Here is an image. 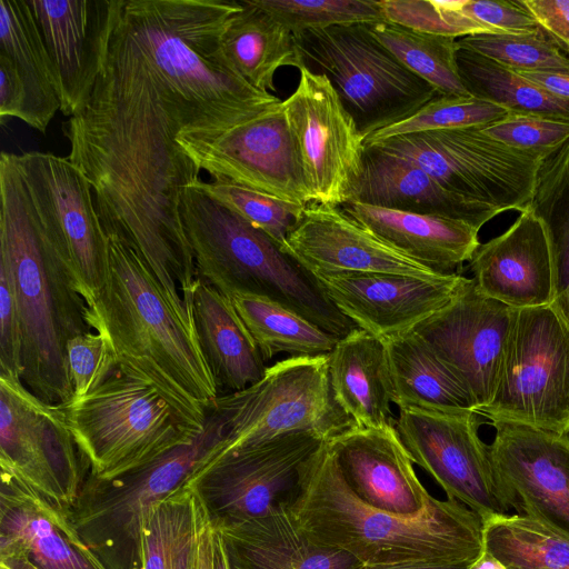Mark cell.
I'll use <instances>...</instances> for the list:
<instances>
[{
    "mask_svg": "<svg viewBox=\"0 0 569 569\" xmlns=\"http://www.w3.org/2000/svg\"><path fill=\"white\" fill-rule=\"evenodd\" d=\"M472 279L486 296L512 308L549 306L555 298V270L548 234L529 209L501 234L475 251Z\"/></svg>",
    "mask_w": 569,
    "mask_h": 569,
    "instance_id": "603a6c76",
    "label": "cell"
},
{
    "mask_svg": "<svg viewBox=\"0 0 569 569\" xmlns=\"http://www.w3.org/2000/svg\"><path fill=\"white\" fill-rule=\"evenodd\" d=\"M207 506L191 479L150 509L141 539L142 569H198Z\"/></svg>",
    "mask_w": 569,
    "mask_h": 569,
    "instance_id": "836d02e7",
    "label": "cell"
},
{
    "mask_svg": "<svg viewBox=\"0 0 569 569\" xmlns=\"http://www.w3.org/2000/svg\"><path fill=\"white\" fill-rule=\"evenodd\" d=\"M540 29L569 52V0H522Z\"/></svg>",
    "mask_w": 569,
    "mask_h": 569,
    "instance_id": "c3c4849f",
    "label": "cell"
},
{
    "mask_svg": "<svg viewBox=\"0 0 569 569\" xmlns=\"http://www.w3.org/2000/svg\"><path fill=\"white\" fill-rule=\"evenodd\" d=\"M89 477L109 479L191 443L204 422L187 416L157 388L117 366L94 390L59 405Z\"/></svg>",
    "mask_w": 569,
    "mask_h": 569,
    "instance_id": "8992f818",
    "label": "cell"
},
{
    "mask_svg": "<svg viewBox=\"0 0 569 569\" xmlns=\"http://www.w3.org/2000/svg\"><path fill=\"white\" fill-rule=\"evenodd\" d=\"M547 91L569 99V72H528L516 71Z\"/></svg>",
    "mask_w": 569,
    "mask_h": 569,
    "instance_id": "f907efd6",
    "label": "cell"
},
{
    "mask_svg": "<svg viewBox=\"0 0 569 569\" xmlns=\"http://www.w3.org/2000/svg\"><path fill=\"white\" fill-rule=\"evenodd\" d=\"M481 129L506 146L547 157L569 140V120L530 112L508 111Z\"/></svg>",
    "mask_w": 569,
    "mask_h": 569,
    "instance_id": "ee69618b",
    "label": "cell"
},
{
    "mask_svg": "<svg viewBox=\"0 0 569 569\" xmlns=\"http://www.w3.org/2000/svg\"><path fill=\"white\" fill-rule=\"evenodd\" d=\"M26 93L23 86L11 62L0 56V119L3 124L7 119L17 118L24 121Z\"/></svg>",
    "mask_w": 569,
    "mask_h": 569,
    "instance_id": "681fc988",
    "label": "cell"
},
{
    "mask_svg": "<svg viewBox=\"0 0 569 569\" xmlns=\"http://www.w3.org/2000/svg\"><path fill=\"white\" fill-rule=\"evenodd\" d=\"M214 559V525L207 509L200 529L198 547V569H213Z\"/></svg>",
    "mask_w": 569,
    "mask_h": 569,
    "instance_id": "816d5d0a",
    "label": "cell"
},
{
    "mask_svg": "<svg viewBox=\"0 0 569 569\" xmlns=\"http://www.w3.org/2000/svg\"><path fill=\"white\" fill-rule=\"evenodd\" d=\"M473 561L441 562V561H412L381 565H362L358 569H468Z\"/></svg>",
    "mask_w": 569,
    "mask_h": 569,
    "instance_id": "f5cc1de1",
    "label": "cell"
},
{
    "mask_svg": "<svg viewBox=\"0 0 569 569\" xmlns=\"http://www.w3.org/2000/svg\"><path fill=\"white\" fill-rule=\"evenodd\" d=\"M0 561L31 569H106L68 515L34 492L1 479Z\"/></svg>",
    "mask_w": 569,
    "mask_h": 569,
    "instance_id": "d4e9b609",
    "label": "cell"
},
{
    "mask_svg": "<svg viewBox=\"0 0 569 569\" xmlns=\"http://www.w3.org/2000/svg\"><path fill=\"white\" fill-rule=\"evenodd\" d=\"M0 258L13 278L22 333L21 380L39 399L73 398L66 346L91 331L72 270L42 223L14 161L0 156Z\"/></svg>",
    "mask_w": 569,
    "mask_h": 569,
    "instance_id": "3957f363",
    "label": "cell"
},
{
    "mask_svg": "<svg viewBox=\"0 0 569 569\" xmlns=\"http://www.w3.org/2000/svg\"><path fill=\"white\" fill-rule=\"evenodd\" d=\"M0 569H31L27 566H22V565H8V563H4V562H0Z\"/></svg>",
    "mask_w": 569,
    "mask_h": 569,
    "instance_id": "9f6ffc18",
    "label": "cell"
},
{
    "mask_svg": "<svg viewBox=\"0 0 569 569\" xmlns=\"http://www.w3.org/2000/svg\"><path fill=\"white\" fill-rule=\"evenodd\" d=\"M367 26L407 69L440 94L471 96L458 70V39L421 32L386 19L368 22Z\"/></svg>",
    "mask_w": 569,
    "mask_h": 569,
    "instance_id": "8d00e7d4",
    "label": "cell"
},
{
    "mask_svg": "<svg viewBox=\"0 0 569 569\" xmlns=\"http://www.w3.org/2000/svg\"><path fill=\"white\" fill-rule=\"evenodd\" d=\"M329 442L347 483L371 507L411 516L433 498L417 477L395 426L355 427Z\"/></svg>",
    "mask_w": 569,
    "mask_h": 569,
    "instance_id": "cb8c5ba5",
    "label": "cell"
},
{
    "mask_svg": "<svg viewBox=\"0 0 569 569\" xmlns=\"http://www.w3.org/2000/svg\"><path fill=\"white\" fill-rule=\"evenodd\" d=\"M223 437V419L209 409L202 432L191 443L109 479L86 477L68 518L106 569H142V530L150 509L186 485Z\"/></svg>",
    "mask_w": 569,
    "mask_h": 569,
    "instance_id": "52a82bcc",
    "label": "cell"
},
{
    "mask_svg": "<svg viewBox=\"0 0 569 569\" xmlns=\"http://www.w3.org/2000/svg\"><path fill=\"white\" fill-rule=\"evenodd\" d=\"M457 64L465 88L473 97L508 111L569 120V99L547 91L495 60L459 47Z\"/></svg>",
    "mask_w": 569,
    "mask_h": 569,
    "instance_id": "d590c367",
    "label": "cell"
},
{
    "mask_svg": "<svg viewBox=\"0 0 569 569\" xmlns=\"http://www.w3.org/2000/svg\"><path fill=\"white\" fill-rule=\"evenodd\" d=\"M240 3L241 9L230 17L221 34L222 52L253 88L274 91L279 68L306 66L297 39L253 0H240Z\"/></svg>",
    "mask_w": 569,
    "mask_h": 569,
    "instance_id": "1f68e13d",
    "label": "cell"
},
{
    "mask_svg": "<svg viewBox=\"0 0 569 569\" xmlns=\"http://www.w3.org/2000/svg\"><path fill=\"white\" fill-rule=\"evenodd\" d=\"M22 333L19 307L11 270L0 258V372L20 377Z\"/></svg>",
    "mask_w": 569,
    "mask_h": 569,
    "instance_id": "7dc6e473",
    "label": "cell"
},
{
    "mask_svg": "<svg viewBox=\"0 0 569 569\" xmlns=\"http://www.w3.org/2000/svg\"><path fill=\"white\" fill-rule=\"evenodd\" d=\"M0 56L11 62L23 86V122L46 133L60 110V99L52 62L28 0H0Z\"/></svg>",
    "mask_w": 569,
    "mask_h": 569,
    "instance_id": "4dcf8cb0",
    "label": "cell"
},
{
    "mask_svg": "<svg viewBox=\"0 0 569 569\" xmlns=\"http://www.w3.org/2000/svg\"><path fill=\"white\" fill-rule=\"evenodd\" d=\"M483 548L508 569H569V538L517 513L483 521Z\"/></svg>",
    "mask_w": 569,
    "mask_h": 569,
    "instance_id": "74e56055",
    "label": "cell"
},
{
    "mask_svg": "<svg viewBox=\"0 0 569 569\" xmlns=\"http://www.w3.org/2000/svg\"><path fill=\"white\" fill-rule=\"evenodd\" d=\"M282 101L312 202L341 207L362 171L365 138L327 76L299 69Z\"/></svg>",
    "mask_w": 569,
    "mask_h": 569,
    "instance_id": "5bb4252c",
    "label": "cell"
},
{
    "mask_svg": "<svg viewBox=\"0 0 569 569\" xmlns=\"http://www.w3.org/2000/svg\"><path fill=\"white\" fill-rule=\"evenodd\" d=\"M341 209L386 243L439 274L458 273L480 246L479 229L463 221L351 201Z\"/></svg>",
    "mask_w": 569,
    "mask_h": 569,
    "instance_id": "83f0119b",
    "label": "cell"
},
{
    "mask_svg": "<svg viewBox=\"0 0 569 569\" xmlns=\"http://www.w3.org/2000/svg\"><path fill=\"white\" fill-rule=\"evenodd\" d=\"M490 423V455L506 506L569 538V436L512 421Z\"/></svg>",
    "mask_w": 569,
    "mask_h": 569,
    "instance_id": "d6986e66",
    "label": "cell"
},
{
    "mask_svg": "<svg viewBox=\"0 0 569 569\" xmlns=\"http://www.w3.org/2000/svg\"><path fill=\"white\" fill-rule=\"evenodd\" d=\"M515 311L467 278L442 309L411 330L465 386L477 412L493 396Z\"/></svg>",
    "mask_w": 569,
    "mask_h": 569,
    "instance_id": "ac0fdd59",
    "label": "cell"
},
{
    "mask_svg": "<svg viewBox=\"0 0 569 569\" xmlns=\"http://www.w3.org/2000/svg\"><path fill=\"white\" fill-rule=\"evenodd\" d=\"M330 386L339 407L361 428L395 426L386 345L365 330L340 338L328 355Z\"/></svg>",
    "mask_w": 569,
    "mask_h": 569,
    "instance_id": "f546056e",
    "label": "cell"
},
{
    "mask_svg": "<svg viewBox=\"0 0 569 569\" xmlns=\"http://www.w3.org/2000/svg\"><path fill=\"white\" fill-rule=\"evenodd\" d=\"M211 408L223 419L224 437L210 459L292 432L329 440L358 427L335 399L328 355L278 361L246 389L219 395Z\"/></svg>",
    "mask_w": 569,
    "mask_h": 569,
    "instance_id": "ba28073f",
    "label": "cell"
},
{
    "mask_svg": "<svg viewBox=\"0 0 569 569\" xmlns=\"http://www.w3.org/2000/svg\"><path fill=\"white\" fill-rule=\"evenodd\" d=\"M287 502L308 538L362 565L465 562L483 551L482 519L457 500L432 498L411 516L362 501L347 483L329 440L303 463Z\"/></svg>",
    "mask_w": 569,
    "mask_h": 569,
    "instance_id": "7a4b0ae2",
    "label": "cell"
},
{
    "mask_svg": "<svg viewBox=\"0 0 569 569\" xmlns=\"http://www.w3.org/2000/svg\"><path fill=\"white\" fill-rule=\"evenodd\" d=\"M178 142L212 178L301 206L312 202L282 101L216 138Z\"/></svg>",
    "mask_w": 569,
    "mask_h": 569,
    "instance_id": "e0dca14e",
    "label": "cell"
},
{
    "mask_svg": "<svg viewBox=\"0 0 569 569\" xmlns=\"http://www.w3.org/2000/svg\"><path fill=\"white\" fill-rule=\"evenodd\" d=\"M326 439L301 431L209 459L191 477L214 522L260 517L293 493L300 470Z\"/></svg>",
    "mask_w": 569,
    "mask_h": 569,
    "instance_id": "2e32d148",
    "label": "cell"
},
{
    "mask_svg": "<svg viewBox=\"0 0 569 569\" xmlns=\"http://www.w3.org/2000/svg\"><path fill=\"white\" fill-rule=\"evenodd\" d=\"M442 217L477 229L501 211L455 193L409 160L365 146L362 171L347 202Z\"/></svg>",
    "mask_w": 569,
    "mask_h": 569,
    "instance_id": "484cf974",
    "label": "cell"
},
{
    "mask_svg": "<svg viewBox=\"0 0 569 569\" xmlns=\"http://www.w3.org/2000/svg\"><path fill=\"white\" fill-rule=\"evenodd\" d=\"M460 48L480 53L515 71L569 72V57L542 31L479 33L458 39Z\"/></svg>",
    "mask_w": 569,
    "mask_h": 569,
    "instance_id": "f35d334b",
    "label": "cell"
},
{
    "mask_svg": "<svg viewBox=\"0 0 569 569\" xmlns=\"http://www.w3.org/2000/svg\"><path fill=\"white\" fill-rule=\"evenodd\" d=\"M293 36L338 24L383 20L376 0H253Z\"/></svg>",
    "mask_w": 569,
    "mask_h": 569,
    "instance_id": "b9f144b4",
    "label": "cell"
},
{
    "mask_svg": "<svg viewBox=\"0 0 569 569\" xmlns=\"http://www.w3.org/2000/svg\"><path fill=\"white\" fill-rule=\"evenodd\" d=\"M240 9L238 0H122L92 92L61 128L107 236L137 252L177 311L197 281L181 196L200 179L178 138H216L280 102L222 52Z\"/></svg>",
    "mask_w": 569,
    "mask_h": 569,
    "instance_id": "6da1fadb",
    "label": "cell"
},
{
    "mask_svg": "<svg viewBox=\"0 0 569 569\" xmlns=\"http://www.w3.org/2000/svg\"><path fill=\"white\" fill-rule=\"evenodd\" d=\"M213 569H230L222 539L214 527Z\"/></svg>",
    "mask_w": 569,
    "mask_h": 569,
    "instance_id": "11a10c76",
    "label": "cell"
},
{
    "mask_svg": "<svg viewBox=\"0 0 569 569\" xmlns=\"http://www.w3.org/2000/svg\"><path fill=\"white\" fill-rule=\"evenodd\" d=\"M37 212L72 270L89 305L103 287L110 264L109 238L99 219L92 187L67 157L14 153Z\"/></svg>",
    "mask_w": 569,
    "mask_h": 569,
    "instance_id": "4fadbf2b",
    "label": "cell"
},
{
    "mask_svg": "<svg viewBox=\"0 0 569 569\" xmlns=\"http://www.w3.org/2000/svg\"><path fill=\"white\" fill-rule=\"evenodd\" d=\"M1 479L28 488L68 515L88 469L60 406L34 396L20 377L0 372Z\"/></svg>",
    "mask_w": 569,
    "mask_h": 569,
    "instance_id": "7c38bea8",
    "label": "cell"
},
{
    "mask_svg": "<svg viewBox=\"0 0 569 569\" xmlns=\"http://www.w3.org/2000/svg\"><path fill=\"white\" fill-rule=\"evenodd\" d=\"M52 62L60 111L82 109L101 70L122 0H28Z\"/></svg>",
    "mask_w": 569,
    "mask_h": 569,
    "instance_id": "44dd1931",
    "label": "cell"
},
{
    "mask_svg": "<svg viewBox=\"0 0 569 569\" xmlns=\"http://www.w3.org/2000/svg\"><path fill=\"white\" fill-rule=\"evenodd\" d=\"M230 569H358L352 556L321 546L299 528L288 502L238 522H214Z\"/></svg>",
    "mask_w": 569,
    "mask_h": 569,
    "instance_id": "4316f807",
    "label": "cell"
},
{
    "mask_svg": "<svg viewBox=\"0 0 569 569\" xmlns=\"http://www.w3.org/2000/svg\"><path fill=\"white\" fill-rule=\"evenodd\" d=\"M192 315L202 355L218 391L236 392L260 380L266 361L231 299L197 279Z\"/></svg>",
    "mask_w": 569,
    "mask_h": 569,
    "instance_id": "f1b7e54d",
    "label": "cell"
},
{
    "mask_svg": "<svg viewBox=\"0 0 569 569\" xmlns=\"http://www.w3.org/2000/svg\"><path fill=\"white\" fill-rule=\"evenodd\" d=\"M458 8L486 33L519 34L541 30L522 0H458Z\"/></svg>",
    "mask_w": 569,
    "mask_h": 569,
    "instance_id": "bcb514c9",
    "label": "cell"
},
{
    "mask_svg": "<svg viewBox=\"0 0 569 569\" xmlns=\"http://www.w3.org/2000/svg\"><path fill=\"white\" fill-rule=\"evenodd\" d=\"M468 569H508L500 560L483 548L481 555Z\"/></svg>",
    "mask_w": 569,
    "mask_h": 569,
    "instance_id": "db71d44e",
    "label": "cell"
},
{
    "mask_svg": "<svg viewBox=\"0 0 569 569\" xmlns=\"http://www.w3.org/2000/svg\"><path fill=\"white\" fill-rule=\"evenodd\" d=\"M282 250L311 274L395 273L441 276L378 238L341 207L309 203Z\"/></svg>",
    "mask_w": 569,
    "mask_h": 569,
    "instance_id": "7402d4cb",
    "label": "cell"
},
{
    "mask_svg": "<svg viewBox=\"0 0 569 569\" xmlns=\"http://www.w3.org/2000/svg\"><path fill=\"white\" fill-rule=\"evenodd\" d=\"M477 413L569 436V323L552 303L516 309L493 396Z\"/></svg>",
    "mask_w": 569,
    "mask_h": 569,
    "instance_id": "30bf717a",
    "label": "cell"
},
{
    "mask_svg": "<svg viewBox=\"0 0 569 569\" xmlns=\"http://www.w3.org/2000/svg\"><path fill=\"white\" fill-rule=\"evenodd\" d=\"M296 39L306 66L328 77L365 140L440 94L407 69L367 23L309 30Z\"/></svg>",
    "mask_w": 569,
    "mask_h": 569,
    "instance_id": "9c48e42d",
    "label": "cell"
},
{
    "mask_svg": "<svg viewBox=\"0 0 569 569\" xmlns=\"http://www.w3.org/2000/svg\"><path fill=\"white\" fill-rule=\"evenodd\" d=\"M201 187L217 201L283 246L305 208L223 178L200 179Z\"/></svg>",
    "mask_w": 569,
    "mask_h": 569,
    "instance_id": "60d3db41",
    "label": "cell"
},
{
    "mask_svg": "<svg viewBox=\"0 0 569 569\" xmlns=\"http://www.w3.org/2000/svg\"><path fill=\"white\" fill-rule=\"evenodd\" d=\"M383 18L426 33L460 39L486 30L465 16L458 0H381Z\"/></svg>",
    "mask_w": 569,
    "mask_h": 569,
    "instance_id": "7bdbcfd3",
    "label": "cell"
},
{
    "mask_svg": "<svg viewBox=\"0 0 569 569\" xmlns=\"http://www.w3.org/2000/svg\"><path fill=\"white\" fill-rule=\"evenodd\" d=\"M476 411L437 412L400 409L395 428L413 463L426 470L449 499L482 521L505 515L490 448L479 437Z\"/></svg>",
    "mask_w": 569,
    "mask_h": 569,
    "instance_id": "9a60e30c",
    "label": "cell"
},
{
    "mask_svg": "<svg viewBox=\"0 0 569 569\" xmlns=\"http://www.w3.org/2000/svg\"><path fill=\"white\" fill-rule=\"evenodd\" d=\"M180 214L197 279L230 298H269L343 338L359 329L307 269L268 234L212 198L200 179L184 189Z\"/></svg>",
    "mask_w": 569,
    "mask_h": 569,
    "instance_id": "5b68a950",
    "label": "cell"
},
{
    "mask_svg": "<svg viewBox=\"0 0 569 569\" xmlns=\"http://www.w3.org/2000/svg\"><path fill=\"white\" fill-rule=\"evenodd\" d=\"M109 238L106 282L86 320L108 341L117 365L157 388L199 422L219 396L196 331L171 308L161 287L134 250Z\"/></svg>",
    "mask_w": 569,
    "mask_h": 569,
    "instance_id": "277c9868",
    "label": "cell"
},
{
    "mask_svg": "<svg viewBox=\"0 0 569 569\" xmlns=\"http://www.w3.org/2000/svg\"><path fill=\"white\" fill-rule=\"evenodd\" d=\"M365 146L405 158L448 190L501 212L529 208L547 158L506 146L481 127L401 134Z\"/></svg>",
    "mask_w": 569,
    "mask_h": 569,
    "instance_id": "8fae6325",
    "label": "cell"
},
{
    "mask_svg": "<svg viewBox=\"0 0 569 569\" xmlns=\"http://www.w3.org/2000/svg\"><path fill=\"white\" fill-rule=\"evenodd\" d=\"M66 352L73 398H82L94 390L118 366L108 341L98 332L89 331L69 339Z\"/></svg>",
    "mask_w": 569,
    "mask_h": 569,
    "instance_id": "f6af8a7d",
    "label": "cell"
},
{
    "mask_svg": "<svg viewBox=\"0 0 569 569\" xmlns=\"http://www.w3.org/2000/svg\"><path fill=\"white\" fill-rule=\"evenodd\" d=\"M230 299L266 362L280 353L326 356L340 339L269 298L233 293Z\"/></svg>",
    "mask_w": 569,
    "mask_h": 569,
    "instance_id": "e575fe53",
    "label": "cell"
},
{
    "mask_svg": "<svg viewBox=\"0 0 569 569\" xmlns=\"http://www.w3.org/2000/svg\"><path fill=\"white\" fill-rule=\"evenodd\" d=\"M507 113V109L473 96L439 94L411 117L367 137L365 144L401 134L483 127L499 120Z\"/></svg>",
    "mask_w": 569,
    "mask_h": 569,
    "instance_id": "ab89813d",
    "label": "cell"
},
{
    "mask_svg": "<svg viewBox=\"0 0 569 569\" xmlns=\"http://www.w3.org/2000/svg\"><path fill=\"white\" fill-rule=\"evenodd\" d=\"M383 342L389 362L391 401L399 409L477 412L465 386L418 335L409 331Z\"/></svg>",
    "mask_w": 569,
    "mask_h": 569,
    "instance_id": "d6a6232c",
    "label": "cell"
},
{
    "mask_svg": "<svg viewBox=\"0 0 569 569\" xmlns=\"http://www.w3.org/2000/svg\"><path fill=\"white\" fill-rule=\"evenodd\" d=\"M315 277L341 313L382 341L411 331L442 309L467 279L460 273L431 278L381 272Z\"/></svg>",
    "mask_w": 569,
    "mask_h": 569,
    "instance_id": "ffe728a7",
    "label": "cell"
}]
</instances>
